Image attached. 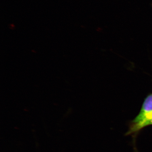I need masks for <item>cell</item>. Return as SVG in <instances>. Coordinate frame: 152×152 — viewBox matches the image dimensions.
Wrapping results in <instances>:
<instances>
[{
    "mask_svg": "<svg viewBox=\"0 0 152 152\" xmlns=\"http://www.w3.org/2000/svg\"><path fill=\"white\" fill-rule=\"evenodd\" d=\"M152 118V93L147 96L142 104L141 109L138 115L129 124L128 134L134 132L142 123Z\"/></svg>",
    "mask_w": 152,
    "mask_h": 152,
    "instance_id": "obj_1",
    "label": "cell"
}]
</instances>
